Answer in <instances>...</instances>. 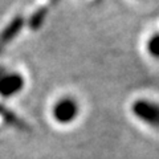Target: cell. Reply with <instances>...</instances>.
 <instances>
[{"mask_svg":"<svg viewBox=\"0 0 159 159\" xmlns=\"http://www.w3.org/2000/svg\"><path fill=\"white\" fill-rule=\"evenodd\" d=\"M130 113L142 125L159 131V101L150 97H138L131 102Z\"/></svg>","mask_w":159,"mask_h":159,"instance_id":"7a4b0ae2","label":"cell"},{"mask_svg":"<svg viewBox=\"0 0 159 159\" xmlns=\"http://www.w3.org/2000/svg\"><path fill=\"white\" fill-rule=\"evenodd\" d=\"M25 78L23 73L11 69H0V98L12 99L23 93Z\"/></svg>","mask_w":159,"mask_h":159,"instance_id":"3957f363","label":"cell"},{"mask_svg":"<svg viewBox=\"0 0 159 159\" xmlns=\"http://www.w3.org/2000/svg\"><path fill=\"white\" fill-rule=\"evenodd\" d=\"M146 54L154 61H159V31H154L145 41Z\"/></svg>","mask_w":159,"mask_h":159,"instance_id":"277c9868","label":"cell"},{"mask_svg":"<svg viewBox=\"0 0 159 159\" xmlns=\"http://www.w3.org/2000/svg\"><path fill=\"white\" fill-rule=\"evenodd\" d=\"M80 114L81 103L72 94H64L56 98L51 106V118L60 126H70L78 119Z\"/></svg>","mask_w":159,"mask_h":159,"instance_id":"6da1fadb","label":"cell"}]
</instances>
